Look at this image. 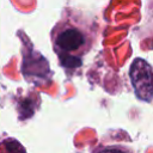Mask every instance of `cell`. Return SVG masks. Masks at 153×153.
I'll return each instance as SVG.
<instances>
[{
  "label": "cell",
  "mask_w": 153,
  "mask_h": 153,
  "mask_svg": "<svg viewBox=\"0 0 153 153\" xmlns=\"http://www.w3.org/2000/svg\"><path fill=\"white\" fill-rule=\"evenodd\" d=\"M50 39L60 65L66 69H75L93 45L94 29L79 11L65 8L50 32Z\"/></svg>",
  "instance_id": "1"
},
{
  "label": "cell",
  "mask_w": 153,
  "mask_h": 153,
  "mask_svg": "<svg viewBox=\"0 0 153 153\" xmlns=\"http://www.w3.org/2000/svg\"><path fill=\"white\" fill-rule=\"evenodd\" d=\"M129 76L139 99L151 102L153 98V73L151 66L142 59H135L129 69Z\"/></svg>",
  "instance_id": "2"
},
{
  "label": "cell",
  "mask_w": 153,
  "mask_h": 153,
  "mask_svg": "<svg viewBox=\"0 0 153 153\" xmlns=\"http://www.w3.org/2000/svg\"><path fill=\"white\" fill-rule=\"evenodd\" d=\"M143 38H148V44L153 49V1L147 10V17L143 24Z\"/></svg>",
  "instance_id": "3"
}]
</instances>
